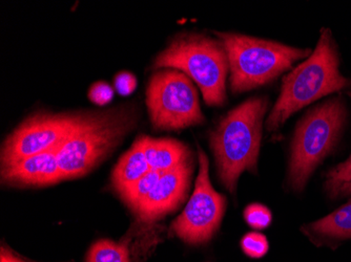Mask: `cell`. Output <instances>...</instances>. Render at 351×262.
I'll return each mask as SVG.
<instances>
[{"label":"cell","instance_id":"cell-1","mask_svg":"<svg viewBox=\"0 0 351 262\" xmlns=\"http://www.w3.org/2000/svg\"><path fill=\"white\" fill-rule=\"evenodd\" d=\"M137 120L132 104L104 112H79L74 129L57 150L61 179L88 174L119 145Z\"/></svg>","mask_w":351,"mask_h":262},{"label":"cell","instance_id":"cell-2","mask_svg":"<svg viewBox=\"0 0 351 262\" xmlns=\"http://www.w3.org/2000/svg\"><path fill=\"white\" fill-rule=\"evenodd\" d=\"M339 65L336 42L331 31L323 29L309 58L284 78L279 99L266 123L267 129H278L291 114L322 96L351 88V80L341 75Z\"/></svg>","mask_w":351,"mask_h":262},{"label":"cell","instance_id":"cell-3","mask_svg":"<svg viewBox=\"0 0 351 262\" xmlns=\"http://www.w3.org/2000/svg\"><path fill=\"white\" fill-rule=\"evenodd\" d=\"M266 98H252L230 110L210 133V146L223 185L234 193L239 176L257 170Z\"/></svg>","mask_w":351,"mask_h":262},{"label":"cell","instance_id":"cell-4","mask_svg":"<svg viewBox=\"0 0 351 262\" xmlns=\"http://www.w3.org/2000/svg\"><path fill=\"white\" fill-rule=\"evenodd\" d=\"M155 68H173L196 82L205 103L221 106L226 100L228 53L222 42L200 34H181L158 55Z\"/></svg>","mask_w":351,"mask_h":262},{"label":"cell","instance_id":"cell-5","mask_svg":"<svg viewBox=\"0 0 351 262\" xmlns=\"http://www.w3.org/2000/svg\"><path fill=\"white\" fill-rule=\"evenodd\" d=\"M226 47L232 92H247L264 86L289 70L295 61L311 56L302 50L275 41L232 33H216Z\"/></svg>","mask_w":351,"mask_h":262},{"label":"cell","instance_id":"cell-6","mask_svg":"<svg viewBox=\"0 0 351 262\" xmlns=\"http://www.w3.org/2000/svg\"><path fill=\"white\" fill-rule=\"evenodd\" d=\"M346 107L341 96L315 106L298 125L291 148L289 182L302 190L317 165L337 144L345 121Z\"/></svg>","mask_w":351,"mask_h":262},{"label":"cell","instance_id":"cell-7","mask_svg":"<svg viewBox=\"0 0 351 262\" xmlns=\"http://www.w3.org/2000/svg\"><path fill=\"white\" fill-rule=\"evenodd\" d=\"M147 104L156 128L178 130L204 122L198 92L191 78L173 68H163L152 76Z\"/></svg>","mask_w":351,"mask_h":262},{"label":"cell","instance_id":"cell-8","mask_svg":"<svg viewBox=\"0 0 351 262\" xmlns=\"http://www.w3.org/2000/svg\"><path fill=\"white\" fill-rule=\"evenodd\" d=\"M199 173L195 190L182 214L171 224V233L186 244L208 241L220 226L226 209V198L217 192L210 179V163L198 147Z\"/></svg>","mask_w":351,"mask_h":262},{"label":"cell","instance_id":"cell-9","mask_svg":"<svg viewBox=\"0 0 351 262\" xmlns=\"http://www.w3.org/2000/svg\"><path fill=\"white\" fill-rule=\"evenodd\" d=\"M79 112H38L23 122L1 147V166L59 148L78 121Z\"/></svg>","mask_w":351,"mask_h":262},{"label":"cell","instance_id":"cell-10","mask_svg":"<svg viewBox=\"0 0 351 262\" xmlns=\"http://www.w3.org/2000/svg\"><path fill=\"white\" fill-rule=\"evenodd\" d=\"M193 173L191 155L178 166L163 172L155 188L135 211L141 222H153L173 212L184 200Z\"/></svg>","mask_w":351,"mask_h":262},{"label":"cell","instance_id":"cell-11","mask_svg":"<svg viewBox=\"0 0 351 262\" xmlns=\"http://www.w3.org/2000/svg\"><path fill=\"white\" fill-rule=\"evenodd\" d=\"M57 150L25 157L1 166V182L8 186L29 188L61 182Z\"/></svg>","mask_w":351,"mask_h":262},{"label":"cell","instance_id":"cell-12","mask_svg":"<svg viewBox=\"0 0 351 262\" xmlns=\"http://www.w3.org/2000/svg\"><path fill=\"white\" fill-rule=\"evenodd\" d=\"M151 170L145 157L142 137H139L116 165L112 174V184L119 194L137 183Z\"/></svg>","mask_w":351,"mask_h":262},{"label":"cell","instance_id":"cell-13","mask_svg":"<svg viewBox=\"0 0 351 262\" xmlns=\"http://www.w3.org/2000/svg\"><path fill=\"white\" fill-rule=\"evenodd\" d=\"M145 157L152 170L167 172L191 155L186 146L173 139H154L142 135Z\"/></svg>","mask_w":351,"mask_h":262},{"label":"cell","instance_id":"cell-14","mask_svg":"<svg viewBox=\"0 0 351 262\" xmlns=\"http://www.w3.org/2000/svg\"><path fill=\"white\" fill-rule=\"evenodd\" d=\"M304 231L320 239L340 240L351 238V200L322 220L307 224Z\"/></svg>","mask_w":351,"mask_h":262},{"label":"cell","instance_id":"cell-15","mask_svg":"<svg viewBox=\"0 0 351 262\" xmlns=\"http://www.w3.org/2000/svg\"><path fill=\"white\" fill-rule=\"evenodd\" d=\"M86 262H130L128 242L98 240L88 250Z\"/></svg>","mask_w":351,"mask_h":262},{"label":"cell","instance_id":"cell-16","mask_svg":"<svg viewBox=\"0 0 351 262\" xmlns=\"http://www.w3.org/2000/svg\"><path fill=\"white\" fill-rule=\"evenodd\" d=\"M161 175H162V172H159V171H149L137 183L119 193L120 198L131 208L133 212H135L138 207L143 202L152 190L155 188Z\"/></svg>","mask_w":351,"mask_h":262},{"label":"cell","instance_id":"cell-17","mask_svg":"<svg viewBox=\"0 0 351 262\" xmlns=\"http://www.w3.org/2000/svg\"><path fill=\"white\" fill-rule=\"evenodd\" d=\"M325 188L332 198L351 194V157L336 168L331 169L326 176Z\"/></svg>","mask_w":351,"mask_h":262},{"label":"cell","instance_id":"cell-18","mask_svg":"<svg viewBox=\"0 0 351 262\" xmlns=\"http://www.w3.org/2000/svg\"><path fill=\"white\" fill-rule=\"evenodd\" d=\"M244 218L252 228L263 230L271 222V213L263 205L252 204L245 209Z\"/></svg>","mask_w":351,"mask_h":262},{"label":"cell","instance_id":"cell-19","mask_svg":"<svg viewBox=\"0 0 351 262\" xmlns=\"http://www.w3.org/2000/svg\"><path fill=\"white\" fill-rule=\"evenodd\" d=\"M241 247L244 253L250 257H263L268 251V241L265 236L252 232L242 238Z\"/></svg>","mask_w":351,"mask_h":262},{"label":"cell","instance_id":"cell-20","mask_svg":"<svg viewBox=\"0 0 351 262\" xmlns=\"http://www.w3.org/2000/svg\"><path fill=\"white\" fill-rule=\"evenodd\" d=\"M114 90L106 82H97L93 84L88 92V98L93 103L106 105L113 99Z\"/></svg>","mask_w":351,"mask_h":262},{"label":"cell","instance_id":"cell-21","mask_svg":"<svg viewBox=\"0 0 351 262\" xmlns=\"http://www.w3.org/2000/svg\"><path fill=\"white\" fill-rule=\"evenodd\" d=\"M137 81L129 72H121L115 77V88L122 96H129L135 90Z\"/></svg>","mask_w":351,"mask_h":262},{"label":"cell","instance_id":"cell-22","mask_svg":"<svg viewBox=\"0 0 351 262\" xmlns=\"http://www.w3.org/2000/svg\"><path fill=\"white\" fill-rule=\"evenodd\" d=\"M0 262H27L21 258L17 257L14 255L9 249L5 247H1V252H0Z\"/></svg>","mask_w":351,"mask_h":262},{"label":"cell","instance_id":"cell-23","mask_svg":"<svg viewBox=\"0 0 351 262\" xmlns=\"http://www.w3.org/2000/svg\"><path fill=\"white\" fill-rule=\"evenodd\" d=\"M349 96H350V98H351V92H349Z\"/></svg>","mask_w":351,"mask_h":262}]
</instances>
